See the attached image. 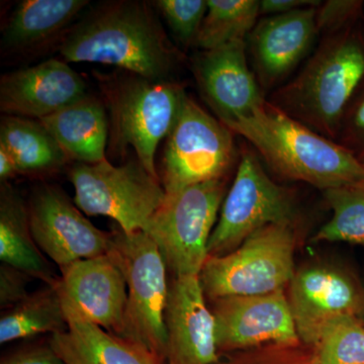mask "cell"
<instances>
[{"instance_id": "1", "label": "cell", "mask_w": 364, "mask_h": 364, "mask_svg": "<svg viewBox=\"0 0 364 364\" xmlns=\"http://www.w3.org/2000/svg\"><path fill=\"white\" fill-rule=\"evenodd\" d=\"M60 52L67 61L114 65L154 81H170L178 61L154 11L133 0L97 6L72 28Z\"/></svg>"}, {"instance_id": "2", "label": "cell", "mask_w": 364, "mask_h": 364, "mask_svg": "<svg viewBox=\"0 0 364 364\" xmlns=\"http://www.w3.org/2000/svg\"><path fill=\"white\" fill-rule=\"evenodd\" d=\"M252 144L280 176L327 189L363 183L364 162L265 102L251 116L227 126Z\"/></svg>"}, {"instance_id": "3", "label": "cell", "mask_w": 364, "mask_h": 364, "mask_svg": "<svg viewBox=\"0 0 364 364\" xmlns=\"http://www.w3.org/2000/svg\"><path fill=\"white\" fill-rule=\"evenodd\" d=\"M111 235L107 255L123 273L128 289L123 331L119 337L140 345L166 363V262L146 232L127 233L116 225Z\"/></svg>"}, {"instance_id": "4", "label": "cell", "mask_w": 364, "mask_h": 364, "mask_svg": "<svg viewBox=\"0 0 364 364\" xmlns=\"http://www.w3.org/2000/svg\"><path fill=\"white\" fill-rule=\"evenodd\" d=\"M364 77V51L351 38L328 41L305 69L280 91L279 105L289 117L334 136L345 107Z\"/></svg>"}, {"instance_id": "5", "label": "cell", "mask_w": 364, "mask_h": 364, "mask_svg": "<svg viewBox=\"0 0 364 364\" xmlns=\"http://www.w3.org/2000/svg\"><path fill=\"white\" fill-rule=\"evenodd\" d=\"M296 232L277 223L250 235L233 252L208 257L200 279L205 298L259 296L282 291L293 280Z\"/></svg>"}, {"instance_id": "6", "label": "cell", "mask_w": 364, "mask_h": 364, "mask_svg": "<svg viewBox=\"0 0 364 364\" xmlns=\"http://www.w3.org/2000/svg\"><path fill=\"white\" fill-rule=\"evenodd\" d=\"M74 203L90 215H104L127 233L146 232L166 200L159 178L151 176L138 159L121 166L105 161L76 163L69 171Z\"/></svg>"}, {"instance_id": "7", "label": "cell", "mask_w": 364, "mask_h": 364, "mask_svg": "<svg viewBox=\"0 0 364 364\" xmlns=\"http://www.w3.org/2000/svg\"><path fill=\"white\" fill-rule=\"evenodd\" d=\"M184 95L172 81L150 80L134 74L117 81L109 93L114 150L133 148L145 169L159 178L155 154L176 123Z\"/></svg>"}, {"instance_id": "8", "label": "cell", "mask_w": 364, "mask_h": 364, "mask_svg": "<svg viewBox=\"0 0 364 364\" xmlns=\"http://www.w3.org/2000/svg\"><path fill=\"white\" fill-rule=\"evenodd\" d=\"M225 196L222 179L188 186L166 200L146 233L157 244L174 277L200 275Z\"/></svg>"}, {"instance_id": "9", "label": "cell", "mask_w": 364, "mask_h": 364, "mask_svg": "<svg viewBox=\"0 0 364 364\" xmlns=\"http://www.w3.org/2000/svg\"><path fill=\"white\" fill-rule=\"evenodd\" d=\"M231 134L186 93L163 152L161 184L166 196L222 179L234 159Z\"/></svg>"}, {"instance_id": "10", "label": "cell", "mask_w": 364, "mask_h": 364, "mask_svg": "<svg viewBox=\"0 0 364 364\" xmlns=\"http://www.w3.org/2000/svg\"><path fill=\"white\" fill-rule=\"evenodd\" d=\"M293 218L287 191L270 179L252 154L245 153L208 241V257L228 255L261 228L293 222Z\"/></svg>"}, {"instance_id": "11", "label": "cell", "mask_w": 364, "mask_h": 364, "mask_svg": "<svg viewBox=\"0 0 364 364\" xmlns=\"http://www.w3.org/2000/svg\"><path fill=\"white\" fill-rule=\"evenodd\" d=\"M28 210L36 243L59 268L109 252L111 232L91 224L61 188L40 186L33 191Z\"/></svg>"}, {"instance_id": "12", "label": "cell", "mask_w": 364, "mask_h": 364, "mask_svg": "<svg viewBox=\"0 0 364 364\" xmlns=\"http://www.w3.org/2000/svg\"><path fill=\"white\" fill-rule=\"evenodd\" d=\"M56 284L67 323L86 322L119 336L128 289L109 255L78 260L60 268Z\"/></svg>"}, {"instance_id": "13", "label": "cell", "mask_w": 364, "mask_h": 364, "mask_svg": "<svg viewBox=\"0 0 364 364\" xmlns=\"http://www.w3.org/2000/svg\"><path fill=\"white\" fill-rule=\"evenodd\" d=\"M220 354L299 340L289 299L282 291L210 301Z\"/></svg>"}, {"instance_id": "14", "label": "cell", "mask_w": 364, "mask_h": 364, "mask_svg": "<svg viewBox=\"0 0 364 364\" xmlns=\"http://www.w3.org/2000/svg\"><path fill=\"white\" fill-rule=\"evenodd\" d=\"M200 275L174 277L165 310L166 364H215L219 361L215 321L205 303Z\"/></svg>"}, {"instance_id": "15", "label": "cell", "mask_w": 364, "mask_h": 364, "mask_svg": "<svg viewBox=\"0 0 364 364\" xmlns=\"http://www.w3.org/2000/svg\"><path fill=\"white\" fill-rule=\"evenodd\" d=\"M195 72L203 97L226 127L264 105L248 68L245 40L203 51L196 60Z\"/></svg>"}, {"instance_id": "16", "label": "cell", "mask_w": 364, "mask_h": 364, "mask_svg": "<svg viewBox=\"0 0 364 364\" xmlns=\"http://www.w3.org/2000/svg\"><path fill=\"white\" fill-rule=\"evenodd\" d=\"M86 88L68 64L50 59L2 76L0 109L7 116L40 121L86 97Z\"/></svg>"}, {"instance_id": "17", "label": "cell", "mask_w": 364, "mask_h": 364, "mask_svg": "<svg viewBox=\"0 0 364 364\" xmlns=\"http://www.w3.org/2000/svg\"><path fill=\"white\" fill-rule=\"evenodd\" d=\"M289 303L299 340L313 346L332 320L341 316L358 317L364 308L363 298L353 282L343 273L324 267L296 273Z\"/></svg>"}, {"instance_id": "18", "label": "cell", "mask_w": 364, "mask_h": 364, "mask_svg": "<svg viewBox=\"0 0 364 364\" xmlns=\"http://www.w3.org/2000/svg\"><path fill=\"white\" fill-rule=\"evenodd\" d=\"M317 16L316 6L304 7L269 16L255 26L251 48L265 85L279 81L303 59L317 35Z\"/></svg>"}, {"instance_id": "19", "label": "cell", "mask_w": 364, "mask_h": 364, "mask_svg": "<svg viewBox=\"0 0 364 364\" xmlns=\"http://www.w3.org/2000/svg\"><path fill=\"white\" fill-rule=\"evenodd\" d=\"M40 122L67 156L77 163L95 164L107 160L105 148L111 129L104 105L97 98L87 95Z\"/></svg>"}, {"instance_id": "20", "label": "cell", "mask_w": 364, "mask_h": 364, "mask_svg": "<svg viewBox=\"0 0 364 364\" xmlns=\"http://www.w3.org/2000/svg\"><path fill=\"white\" fill-rule=\"evenodd\" d=\"M0 260L47 286L58 284L59 277L33 239L28 203L7 181L0 186Z\"/></svg>"}, {"instance_id": "21", "label": "cell", "mask_w": 364, "mask_h": 364, "mask_svg": "<svg viewBox=\"0 0 364 364\" xmlns=\"http://www.w3.org/2000/svg\"><path fill=\"white\" fill-rule=\"evenodd\" d=\"M50 343L65 364H166L140 345L86 322L68 323Z\"/></svg>"}, {"instance_id": "22", "label": "cell", "mask_w": 364, "mask_h": 364, "mask_svg": "<svg viewBox=\"0 0 364 364\" xmlns=\"http://www.w3.org/2000/svg\"><path fill=\"white\" fill-rule=\"evenodd\" d=\"M88 4L87 0L21 1L4 28L2 46L18 51L35 47L61 32Z\"/></svg>"}, {"instance_id": "23", "label": "cell", "mask_w": 364, "mask_h": 364, "mask_svg": "<svg viewBox=\"0 0 364 364\" xmlns=\"http://www.w3.org/2000/svg\"><path fill=\"white\" fill-rule=\"evenodd\" d=\"M0 144L11 153L20 173L53 171L69 158L44 124L28 117H2Z\"/></svg>"}, {"instance_id": "24", "label": "cell", "mask_w": 364, "mask_h": 364, "mask_svg": "<svg viewBox=\"0 0 364 364\" xmlns=\"http://www.w3.org/2000/svg\"><path fill=\"white\" fill-rule=\"evenodd\" d=\"M68 329L56 286L45 284L13 308L2 311L0 343L30 339L43 334H58Z\"/></svg>"}, {"instance_id": "25", "label": "cell", "mask_w": 364, "mask_h": 364, "mask_svg": "<svg viewBox=\"0 0 364 364\" xmlns=\"http://www.w3.org/2000/svg\"><path fill=\"white\" fill-rule=\"evenodd\" d=\"M259 1L255 0H208V11L195 44L203 51L245 39L255 28Z\"/></svg>"}, {"instance_id": "26", "label": "cell", "mask_w": 364, "mask_h": 364, "mask_svg": "<svg viewBox=\"0 0 364 364\" xmlns=\"http://www.w3.org/2000/svg\"><path fill=\"white\" fill-rule=\"evenodd\" d=\"M324 193L333 215L314 240L364 246V182L327 189Z\"/></svg>"}, {"instance_id": "27", "label": "cell", "mask_w": 364, "mask_h": 364, "mask_svg": "<svg viewBox=\"0 0 364 364\" xmlns=\"http://www.w3.org/2000/svg\"><path fill=\"white\" fill-rule=\"evenodd\" d=\"M315 348L320 364H364V327L353 316L335 318Z\"/></svg>"}, {"instance_id": "28", "label": "cell", "mask_w": 364, "mask_h": 364, "mask_svg": "<svg viewBox=\"0 0 364 364\" xmlns=\"http://www.w3.org/2000/svg\"><path fill=\"white\" fill-rule=\"evenodd\" d=\"M215 364H320L313 345L267 344L220 354Z\"/></svg>"}, {"instance_id": "29", "label": "cell", "mask_w": 364, "mask_h": 364, "mask_svg": "<svg viewBox=\"0 0 364 364\" xmlns=\"http://www.w3.org/2000/svg\"><path fill=\"white\" fill-rule=\"evenodd\" d=\"M155 6L163 14L182 44H195L208 11V0H158Z\"/></svg>"}, {"instance_id": "30", "label": "cell", "mask_w": 364, "mask_h": 364, "mask_svg": "<svg viewBox=\"0 0 364 364\" xmlns=\"http://www.w3.org/2000/svg\"><path fill=\"white\" fill-rule=\"evenodd\" d=\"M33 279L18 268L0 265V306L2 311L13 308L30 294L28 286Z\"/></svg>"}, {"instance_id": "31", "label": "cell", "mask_w": 364, "mask_h": 364, "mask_svg": "<svg viewBox=\"0 0 364 364\" xmlns=\"http://www.w3.org/2000/svg\"><path fill=\"white\" fill-rule=\"evenodd\" d=\"M0 364H65L53 348L50 340H40L18 347L0 359Z\"/></svg>"}, {"instance_id": "32", "label": "cell", "mask_w": 364, "mask_h": 364, "mask_svg": "<svg viewBox=\"0 0 364 364\" xmlns=\"http://www.w3.org/2000/svg\"><path fill=\"white\" fill-rule=\"evenodd\" d=\"M361 2L350 0H330L318 9V28L320 30H332L341 26L344 21L358 11Z\"/></svg>"}, {"instance_id": "33", "label": "cell", "mask_w": 364, "mask_h": 364, "mask_svg": "<svg viewBox=\"0 0 364 364\" xmlns=\"http://www.w3.org/2000/svg\"><path fill=\"white\" fill-rule=\"evenodd\" d=\"M318 6L320 2L314 1V0H261L259 11L260 14L277 16V14L291 13L305 6Z\"/></svg>"}, {"instance_id": "34", "label": "cell", "mask_w": 364, "mask_h": 364, "mask_svg": "<svg viewBox=\"0 0 364 364\" xmlns=\"http://www.w3.org/2000/svg\"><path fill=\"white\" fill-rule=\"evenodd\" d=\"M20 173L16 160L11 153L0 144V179L1 182L7 181V179Z\"/></svg>"}, {"instance_id": "35", "label": "cell", "mask_w": 364, "mask_h": 364, "mask_svg": "<svg viewBox=\"0 0 364 364\" xmlns=\"http://www.w3.org/2000/svg\"><path fill=\"white\" fill-rule=\"evenodd\" d=\"M352 126H353V130L358 132V135L364 136V100L354 112L352 117Z\"/></svg>"}]
</instances>
